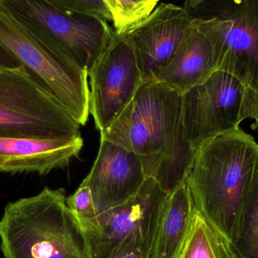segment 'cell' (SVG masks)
Here are the masks:
<instances>
[{
  "mask_svg": "<svg viewBox=\"0 0 258 258\" xmlns=\"http://www.w3.org/2000/svg\"><path fill=\"white\" fill-rule=\"evenodd\" d=\"M101 140L138 155L146 178L168 194L186 181L195 153L182 122V95L156 80L141 85Z\"/></svg>",
  "mask_w": 258,
  "mask_h": 258,
  "instance_id": "1",
  "label": "cell"
},
{
  "mask_svg": "<svg viewBox=\"0 0 258 258\" xmlns=\"http://www.w3.org/2000/svg\"><path fill=\"white\" fill-rule=\"evenodd\" d=\"M257 159V143L240 127L209 138L196 148L186 178L194 206L230 239Z\"/></svg>",
  "mask_w": 258,
  "mask_h": 258,
  "instance_id": "2",
  "label": "cell"
},
{
  "mask_svg": "<svg viewBox=\"0 0 258 258\" xmlns=\"http://www.w3.org/2000/svg\"><path fill=\"white\" fill-rule=\"evenodd\" d=\"M0 70H20L80 124L90 114L87 70L33 34L0 0Z\"/></svg>",
  "mask_w": 258,
  "mask_h": 258,
  "instance_id": "3",
  "label": "cell"
},
{
  "mask_svg": "<svg viewBox=\"0 0 258 258\" xmlns=\"http://www.w3.org/2000/svg\"><path fill=\"white\" fill-rule=\"evenodd\" d=\"M63 188L9 203L0 220L6 258H88Z\"/></svg>",
  "mask_w": 258,
  "mask_h": 258,
  "instance_id": "4",
  "label": "cell"
},
{
  "mask_svg": "<svg viewBox=\"0 0 258 258\" xmlns=\"http://www.w3.org/2000/svg\"><path fill=\"white\" fill-rule=\"evenodd\" d=\"M168 192L146 178L135 196L93 218H75L88 258H116L130 252L151 257L158 224Z\"/></svg>",
  "mask_w": 258,
  "mask_h": 258,
  "instance_id": "5",
  "label": "cell"
},
{
  "mask_svg": "<svg viewBox=\"0 0 258 258\" xmlns=\"http://www.w3.org/2000/svg\"><path fill=\"white\" fill-rule=\"evenodd\" d=\"M194 24L210 43L217 71L258 95V0H205Z\"/></svg>",
  "mask_w": 258,
  "mask_h": 258,
  "instance_id": "6",
  "label": "cell"
},
{
  "mask_svg": "<svg viewBox=\"0 0 258 258\" xmlns=\"http://www.w3.org/2000/svg\"><path fill=\"white\" fill-rule=\"evenodd\" d=\"M81 125L20 70H0V136L68 139Z\"/></svg>",
  "mask_w": 258,
  "mask_h": 258,
  "instance_id": "7",
  "label": "cell"
},
{
  "mask_svg": "<svg viewBox=\"0 0 258 258\" xmlns=\"http://www.w3.org/2000/svg\"><path fill=\"white\" fill-rule=\"evenodd\" d=\"M3 1L33 34L87 71L115 30L107 21L71 15L43 0Z\"/></svg>",
  "mask_w": 258,
  "mask_h": 258,
  "instance_id": "8",
  "label": "cell"
},
{
  "mask_svg": "<svg viewBox=\"0 0 258 258\" xmlns=\"http://www.w3.org/2000/svg\"><path fill=\"white\" fill-rule=\"evenodd\" d=\"M88 75L90 114L101 132L122 113L144 83L135 47L126 33L114 30Z\"/></svg>",
  "mask_w": 258,
  "mask_h": 258,
  "instance_id": "9",
  "label": "cell"
},
{
  "mask_svg": "<svg viewBox=\"0 0 258 258\" xmlns=\"http://www.w3.org/2000/svg\"><path fill=\"white\" fill-rule=\"evenodd\" d=\"M245 95V86L221 71L182 95V122L195 150L209 138L239 128L246 119Z\"/></svg>",
  "mask_w": 258,
  "mask_h": 258,
  "instance_id": "10",
  "label": "cell"
},
{
  "mask_svg": "<svg viewBox=\"0 0 258 258\" xmlns=\"http://www.w3.org/2000/svg\"><path fill=\"white\" fill-rule=\"evenodd\" d=\"M189 9L162 3L127 35L135 47L144 83L155 80L194 25Z\"/></svg>",
  "mask_w": 258,
  "mask_h": 258,
  "instance_id": "11",
  "label": "cell"
},
{
  "mask_svg": "<svg viewBox=\"0 0 258 258\" xmlns=\"http://www.w3.org/2000/svg\"><path fill=\"white\" fill-rule=\"evenodd\" d=\"M145 180L138 155L101 140L93 166L82 183L90 189L99 214L125 203L138 192Z\"/></svg>",
  "mask_w": 258,
  "mask_h": 258,
  "instance_id": "12",
  "label": "cell"
},
{
  "mask_svg": "<svg viewBox=\"0 0 258 258\" xmlns=\"http://www.w3.org/2000/svg\"><path fill=\"white\" fill-rule=\"evenodd\" d=\"M83 147L81 135L68 139L0 136V171L45 175L69 165Z\"/></svg>",
  "mask_w": 258,
  "mask_h": 258,
  "instance_id": "13",
  "label": "cell"
},
{
  "mask_svg": "<svg viewBox=\"0 0 258 258\" xmlns=\"http://www.w3.org/2000/svg\"><path fill=\"white\" fill-rule=\"evenodd\" d=\"M216 71L212 46L194 24L155 80L183 95L206 82Z\"/></svg>",
  "mask_w": 258,
  "mask_h": 258,
  "instance_id": "14",
  "label": "cell"
},
{
  "mask_svg": "<svg viewBox=\"0 0 258 258\" xmlns=\"http://www.w3.org/2000/svg\"><path fill=\"white\" fill-rule=\"evenodd\" d=\"M195 206L186 181L168 194L150 258H176L190 227Z\"/></svg>",
  "mask_w": 258,
  "mask_h": 258,
  "instance_id": "15",
  "label": "cell"
},
{
  "mask_svg": "<svg viewBox=\"0 0 258 258\" xmlns=\"http://www.w3.org/2000/svg\"><path fill=\"white\" fill-rule=\"evenodd\" d=\"M230 240L241 258H258V159Z\"/></svg>",
  "mask_w": 258,
  "mask_h": 258,
  "instance_id": "16",
  "label": "cell"
},
{
  "mask_svg": "<svg viewBox=\"0 0 258 258\" xmlns=\"http://www.w3.org/2000/svg\"><path fill=\"white\" fill-rule=\"evenodd\" d=\"M112 15L118 34L131 31L144 21L157 6L154 0H102Z\"/></svg>",
  "mask_w": 258,
  "mask_h": 258,
  "instance_id": "17",
  "label": "cell"
},
{
  "mask_svg": "<svg viewBox=\"0 0 258 258\" xmlns=\"http://www.w3.org/2000/svg\"><path fill=\"white\" fill-rule=\"evenodd\" d=\"M176 258H216L209 235V225L195 209L187 236Z\"/></svg>",
  "mask_w": 258,
  "mask_h": 258,
  "instance_id": "18",
  "label": "cell"
},
{
  "mask_svg": "<svg viewBox=\"0 0 258 258\" xmlns=\"http://www.w3.org/2000/svg\"><path fill=\"white\" fill-rule=\"evenodd\" d=\"M71 15L92 17L112 22V15L102 0H43Z\"/></svg>",
  "mask_w": 258,
  "mask_h": 258,
  "instance_id": "19",
  "label": "cell"
},
{
  "mask_svg": "<svg viewBox=\"0 0 258 258\" xmlns=\"http://www.w3.org/2000/svg\"><path fill=\"white\" fill-rule=\"evenodd\" d=\"M66 203L74 216L79 219H88L97 215L92 192L89 186L83 183L74 194L67 197Z\"/></svg>",
  "mask_w": 258,
  "mask_h": 258,
  "instance_id": "20",
  "label": "cell"
},
{
  "mask_svg": "<svg viewBox=\"0 0 258 258\" xmlns=\"http://www.w3.org/2000/svg\"><path fill=\"white\" fill-rule=\"evenodd\" d=\"M209 224V223H208ZM209 225V235L216 258H241L230 238L214 226Z\"/></svg>",
  "mask_w": 258,
  "mask_h": 258,
  "instance_id": "21",
  "label": "cell"
},
{
  "mask_svg": "<svg viewBox=\"0 0 258 258\" xmlns=\"http://www.w3.org/2000/svg\"><path fill=\"white\" fill-rule=\"evenodd\" d=\"M245 113L247 119L254 120L251 128L258 131V95L246 91L245 102Z\"/></svg>",
  "mask_w": 258,
  "mask_h": 258,
  "instance_id": "22",
  "label": "cell"
},
{
  "mask_svg": "<svg viewBox=\"0 0 258 258\" xmlns=\"http://www.w3.org/2000/svg\"><path fill=\"white\" fill-rule=\"evenodd\" d=\"M205 0H186L184 7L187 9H194L198 7Z\"/></svg>",
  "mask_w": 258,
  "mask_h": 258,
  "instance_id": "23",
  "label": "cell"
},
{
  "mask_svg": "<svg viewBox=\"0 0 258 258\" xmlns=\"http://www.w3.org/2000/svg\"><path fill=\"white\" fill-rule=\"evenodd\" d=\"M116 258H148L138 252H130Z\"/></svg>",
  "mask_w": 258,
  "mask_h": 258,
  "instance_id": "24",
  "label": "cell"
},
{
  "mask_svg": "<svg viewBox=\"0 0 258 258\" xmlns=\"http://www.w3.org/2000/svg\"><path fill=\"white\" fill-rule=\"evenodd\" d=\"M154 1L157 2V3H159L160 0H154Z\"/></svg>",
  "mask_w": 258,
  "mask_h": 258,
  "instance_id": "25",
  "label": "cell"
}]
</instances>
